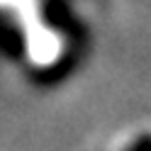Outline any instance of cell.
Returning a JSON list of instances; mask_svg holds the SVG:
<instances>
[{
    "label": "cell",
    "mask_w": 151,
    "mask_h": 151,
    "mask_svg": "<svg viewBox=\"0 0 151 151\" xmlns=\"http://www.w3.org/2000/svg\"><path fill=\"white\" fill-rule=\"evenodd\" d=\"M0 27L29 73L54 76L71 59V37L54 0H0Z\"/></svg>",
    "instance_id": "obj_1"
},
{
    "label": "cell",
    "mask_w": 151,
    "mask_h": 151,
    "mask_svg": "<svg viewBox=\"0 0 151 151\" xmlns=\"http://www.w3.org/2000/svg\"><path fill=\"white\" fill-rule=\"evenodd\" d=\"M102 151H151V122L119 129L105 141Z\"/></svg>",
    "instance_id": "obj_2"
}]
</instances>
